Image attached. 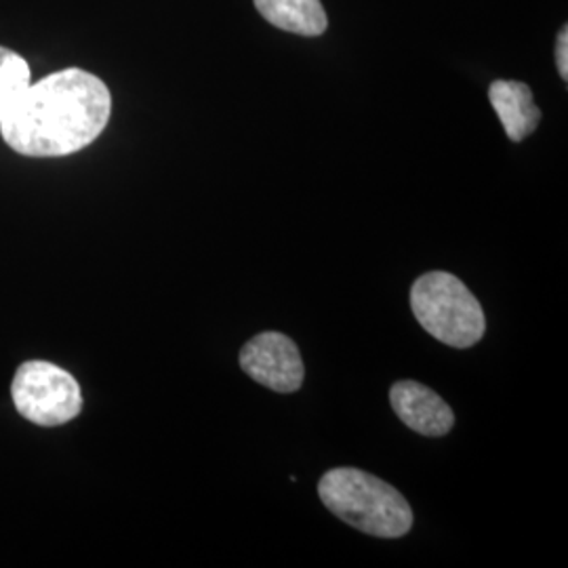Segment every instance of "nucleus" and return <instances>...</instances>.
<instances>
[{"mask_svg":"<svg viewBox=\"0 0 568 568\" xmlns=\"http://www.w3.org/2000/svg\"><path fill=\"white\" fill-rule=\"evenodd\" d=\"M110 114L112 95L105 82L81 68H65L30 82L0 121V133L21 156L60 159L95 142Z\"/></svg>","mask_w":568,"mask_h":568,"instance_id":"obj_1","label":"nucleus"},{"mask_svg":"<svg viewBox=\"0 0 568 568\" xmlns=\"http://www.w3.org/2000/svg\"><path fill=\"white\" fill-rule=\"evenodd\" d=\"M318 497L337 518L373 537L396 539L413 527V509L405 497L386 480L356 467L326 471Z\"/></svg>","mask_w":568,"mask_h":568,"instance_id":"obj_2","label":"nucleus"},{"mask_svg":"<svg viewBox=\"0 0 568 568\" xmlns=\"http://www.w3.org/2000/svg\"><path fill=\"white\" fill-rule=\"evenodd\" d=\"M410 307L427 333L450 347L478 344L487 331L485 312L474 293L448 272H427L410 288Z\"/></svg>","mask_w":568,"mask_h":568,"instance_id":"obj_3","label":"nucleus"},{"mask_svg":"<svg viewBox=\"0 0 568 568\" xmlns=\"http://www.w3.org/2000/svg\"><path fill=\"white\" fill-rule=\"evenodd\" d=\"M11 398L21 417L34 426H63L82 410L79 382L47 361H28L16 371Z\"/></svg>","mask_w":568,"mask_h":568,"instance_id":"obj_4","label":"nucleus"},{"mask_svg":"<svg viewBox=\"0 0 568 568\" xmlns=\"http://www.w3.org/2000/svg\"><path fill=\"white\" fill-rule=\"evenodd\" d=\"M244 373L278 394H293L304 384V361L291 337L276 331L260 333L241 349Z\"/></svg>","mask_w":568,"mask_h":568,"instance_id":"obj_5","label":"nucleus"},{"mask_svg":"<svg viewBox=\"0 0 568 568\" xmlns=\"http://www.w3.org/2000/svg\"><path fill=\"white\" fill-rule=\"evenodd\" d=\"M389 403L400 422L422 436L438 438L455 426L450 406L424 384L410 379L394 384L389 389Z\"/></svg>","mask_w":568,"mask_h":568,"instance_id":"obj_6","label":"nucleus"},{"mask_svg":"<svg viewBox=\"0 0 568 568\" xmlns=\"http://www.w3.org/2000/svg\"><path fill=\"white\" fill-rule=\"evenodd\" d=\"M488 100L511 142L527 140L541 122V110L525 82L495 81L488 87Z\"/></svg>","mask_w":568,"mask_h":568,"instance_id":"obj_7","label":"nucleus"},{"mask_svg":"<svg viewBox=\"0 0 568 568\" xmlns=\"http://www.w3.org/2000/svg\"><path fill=\"white\" fill-rule=\"evenodd\" d=\"M267 23L297 37H321L328 28L321 0H253Z\"/></svg>","mask_w":568,"mask_h":568,"instance_id":"obj_8","label":"nucleus"},{"mask_svg":"<svg viewBox=\"0 0 568 568\" xmlns=\"http://www.w3.org/2000/svg\"><path fill=\"white\" fill-rule=\"evenodd\" d=\"M30 82L32 74L28 61L18 51L0 47V121L9 114Z\"/></svg>","mask_w":568,"mask_h":568,"instance_id":"obj_9","label":"nucleus"},{"mask_svg":"<svg viewBox=\"0 0 568 568\" xmlns=\"http://www.w3.org/2000/svg\"><path fill=\"white\" fill-rule=\"evenodd\" d=\"M568 32L567 26L558 32V39H556V65H558V74L562 77V81L568 79V61H567V47Z\"/></svg>","mask_w":568,"mask_h":568,"instance_id":"obj_10","label":"nucleus"}]
</instances>
